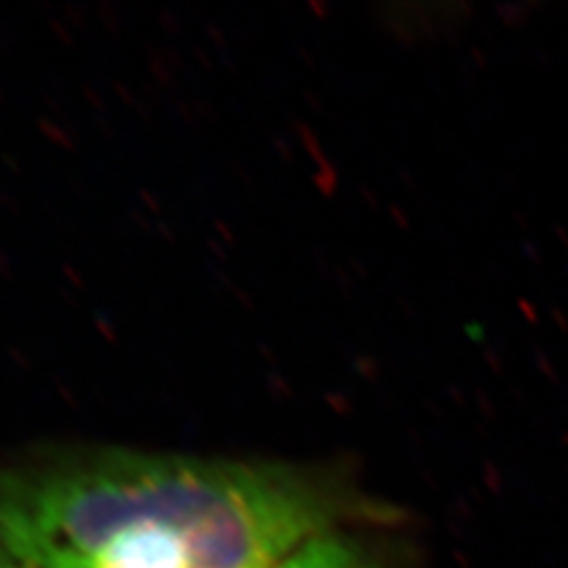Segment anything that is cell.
Instances as JSON below:
<instances>
[{
	"label": "cell",
	"instance_id": "1",
	"mask_svg": "<svg viewBox=\"0 0 568 568\" xmlns=\"http://www.w3.org/2000/svg\"><path fill=\"white\" fill-rule=\"evenodd\" d=\"M347 501L323 469L126 448L0 469L20 568H274Z\"/></svg>",
	"mask_w": 568,
	"mask_h": 568
},
{
	"label": "cell",
	"instance_id": "2",
	"mask_svg": "<svg viewBox=\"0 0 568 568\" xmlns=\"http://www.w3.org/2000/svg\"><path fill=\"white\" fill-rule=\"evenodd\" d=\"M274 568H377L373 560L356 548L352 541H345L339 535L326 532L304 548L293 551Z\"/></svg>",
	"mask_w": 568,
	"mask_h": 568
},
{
	"label": "cell",
	"instance_id": "3",
	"mask_svg": "<svg viewBox=\"0 0 568 568\" xmlns=\"http://www.w3.org/2000/svg\"><path fill=\"white\" fill-rule=\"evenodd\" d=\"M0 568H20L16 556H13V551H11L7 539H4L2 528H0Z\"/></svg>",
	"mask_w": 568,
	"mask_h": 568
}]
</instances>
